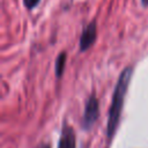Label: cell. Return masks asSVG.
Instances as JSON below:
<instances>
[{"instance_id": "6", "label": "cell", "mask_w": 148, "mask_h": 148, "mask_svg": "<svg viewBox=\"0 0 148 148\" xmlns=\"http://www.w3.org/2000/svg\"><path fill=\"white\" fill-rule=\"evenodd\" d=\"M38 2H39V0H23V3L28 9H32Z\"/></svg>"}, {"instance_id": "3", "label": "cell", "mask_w": 148, "mask_h": 148, "mask_svg": "<svg viewBox=\"0 0 148 148\" xmlns=\"http://www.w3.org/2000/svg\"><path fill=\"white\" fill-rule=\"evenodd\" d=\"M95 39H96V22L92 21L82 31L80 38V50L86 51L87 49H89L91 44H94Z\"/></svg>"}, {"instance_id": "5", "label": "cell", "mask_w": 148, "mask_h": 148, "mask_svg": "<svg viewBox=\"0 0 148 148\" xmlns=\"http://www.w3.org/2000/svg\"><path fill=\"white\" fill-rule=\"evenodd\" d=\"M65 62H66V53H60L56 60V74L58 77L62 75V72L65 69Z\"/></svg>"}, {"instance_id": "7", "label": "cell", "mask_w": 148, "mask_h": 148, "mask_svg": "<svg viewBox=\"0 0 148 148\" xmlns=\"http://www.w3.org/2000/svg\"><path fill=\"white\" fill-rule=\"evenodd\" d=\"M142 3H143L145 6H147V5H148V0H142Z\"/></svg>"}, {"instance_id": "2", "label": "cell", "mask_w": 148, "mask_h": 148, "mask_svg": "<svg viewBox=\"0 0 148 148\" xmlns=\"http://www.w3.org/2000/svg\"><path fill=\"white\" fill-rule=\"evenodd\" d=\"M98 117V102L95 95H91L86 103L84 113H83V121L82 125L86 130H89L96 121Z\"/></svg>"}, {"instance_id": "8", "label": "cell", "mask_w": 148, "mask_h": 148, "mask_svg": "<svg viewBox=\"0 0 148 148\" xmlns=\"http://www.w3.org/2000/svg\"><path fill=\"white\" fill-rule=\"evenodd\" d=\"M42 148H50L49 146H44V147H42Z\"/></svg>"}, {"instance_id": "4", "label": "cell", "mask_w": 148, "mask_h": 148, "mask_svg": "<svg viewBox=\"0 0 148 148\" xmlns=\"http://www.w3.org/2000/svg\"><path fill=\"white\" fill-rule=\"evenodd\" d=\"M58 148H75V134L72 127L64 125Z\"/></svg>"}, {"instance_id": "1", "label": "cell", "mask_w": 148, "mask_h": 148, "mask_svg": "<svg viewBox=\"0 0 148 148\" xmlns=\"http://www.w3.org/2000/svg\"><path fill=\"white\" fill-rule=\"evenodd\" d=\"M132 67H126L119 75L118 82L116 84L113 96H112V102H111V108L109 112V120H108V136L112 138L114 134L118 123H119V117L121 113L123 104H124V98L128 88V83L132 77Z\"/></svg>"}]
</instances>
